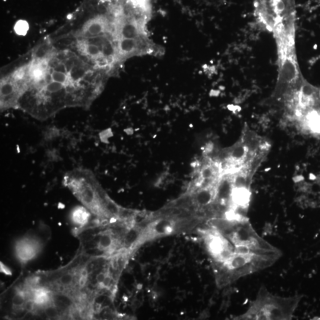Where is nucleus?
I'll return each mask as SVG.
<instances>
[{
  "label": "nucleus",
  "mask_w": 320,
  "mask_h": 320,
  "mask_svg": "<svg viewBox=\"0 0 320 320\" xmlns=\"http://www.w3.org/2000/svg\"><path fill=\"white\" fill-rule=\"evenodd\" d=\"M44 312L50 318H56L58 315L56 308L55 306H46V310H44Z\"/></svg>",
  "instance_id": "nucleus-17"
},
{
  "label": "nucleus",
  "mask_w": 320,
  "mask_h": 320,
  "mask_svg": "<svg viewBox=\"0 0 320 320\" xmlns=\"http://www.w3.org/2000/svg\"><path fill=\"white\" fill-rule=\"evenodd\" d=\"M26 296L23 292H18L12 298V304L16 307L21 306L25 302Z\"/></svg>",
  "instance_id": "nucleus-15"
},
{
  "label": "nucleus",
  "mask_w": 320,
  "mask_h": 320,
  "mask_svg": "<svg viewBox=\"0 0 320 320\" xmlns=\"http://www.w3.org/2000/svg\"><path fill=\"white\" fill-rule=\"evenodd\" d=\"M64 184L92 213L98 216H108L105 206L110 198L91 171L78 169L70 172L64 177Z\"/></svg>",
  "instance_id": "nucleus-5"
},
{
  "label": "nucleus",
  "mask_w": 320,
  "mask_h": 320,
  "mask_svg": "<svg viewBox=\"0 0 320 320\" xmlns=\"http://www.w3.org/2000/svg\"><path fill=\"white\" fill-rule=\"evenodd\" d=\"M108 272H101L100 273H98L96 276V281L99 286H101L102 283L104 282V280H105L107 274H108Z\"/></svg>",
  "instance_id": "nucleus-19"
},
{
  "label": "nucleus",
  "mask_w": 320,
  "mask_h": 320,
  "mask_svg": "<svg viewBox=\"0 0 320 320\" xmlns=\"http://www.w3.org/2000/svg\"><path fill=\"white\" fill-rule=\"evenodd\" d=\"M300 300V296L281 297L272 295L262 286L256 300L238 320H291Z\"/></svg>",
  "instance_id": "nucleus-4"
},
{
  "label": "nucleus",
  "mask_w": 320,
  "mask_h": 320,
  "mask_svg": "<svg viewBox=\"0 0 320 320\" xmlns=\"http://www.w3.org/2000/svg\"><path fill=\"white\" fill-rule=\"evenodd\" d=\"M28 30V24L26 22L20 20L16 23L14 26V30L18 35L24 36L27 34Z\"/></svg>",
  "instance_id": "nucleus-14"
},
{
  "label": "nucleus",
  "mask_w": 320,
  "mask_h": 320,
  "mask_svg": "<svg viewBox=\"0 0 320 320\" xmlns=\"http://www.w3.org/2000/svg\"><path fill=\"white\" fill-rule=\"evenodd\" d=\"M254 9L258 23L272 33L280 28L295 25L294 0H254Z\"/></svg>",
  "instance_id": "nucleus-6"
},
{
  "label": "nucleus",
  "mask_w": 320,
  "mask_h": 320,
  "mask_svg": "<svg viewBox=\"0 0 320 320\" xmlns=\"http://www.w3.org/2000/svg\"><path fill=\"white\" fill-rule=\"evenodd\" d=\"M112 276L110 272H108L104 282L101 284V287L104 289H108L112 286Z\"/></svg>",
  "instance_id": "nucleus-18"
},
{
  "label": "nucleus",
  "mask_w": 320,
  "mask_h": 320,
  "mask_svg": "<svg viewBox=\"0 0 320 320\" xmlns=\"http://www.w3.org/2000/svg\"><path fill=\"white\" fill-rule=\"evenodd\" d=\"M142 238V233L138 227H132L128 231L124 238V246L126 248H131L140 242Z\"/></svg>",
  "instance_id": "nucleus-10"
},
{
  "label": "nucleus",
  "mask_w": 320,
  "mask_h": 320,
  "mask_svg": "<svg viewBox=\"0 0 320 320\" xmlns=\"http://www.w3.org/2000/svg\"><path fill=\"white\" fill-rule=\"evenodd\" d=\"M174 228L175 223L172 220L163 219L152 224L150 230L152 235L158 236L168 234L174 231Z\"/></svg>",
  "instance_id": "nucleus-9"
},
{
  "label": "nucleus",
  "mask_w": 320,
  "mask_h": 320,
  "mask_svg": "<svg viewBox=\"0 0 320 320\" xmlns=\"http://www.w3.org/2000/svg\"><path fill=\"white\" fill-rule=\"evenodd\" d=\"M1 270L3 272V273H4L6 274H10V272L8 270V268L5 267L4 265H2L1 266Z\"/></svg>",
  "instance_id": "nucleus-21"
},
{
  "label": "nucleus",
  "mask_w": 320,
  "mask_h": 320,
  "mask_svg": "<svg viewBox=\"0 0 320 320\" xmlns=\"http://www.w3.org/2000/svg\"><path fill=\"white\" fill-rule=\"evenodd\" d=\"M90 217V214L85 208L81 206L76 207L73 210L72 218L74 223L80 226H84L87 224Z\"/></svg>",
  "instance_id": "nucleus-11"
},
{
  "label": "nucleus",
  "mask_w": 320,
  "mask_h": 320,
  "mask_svg": "<svg viewBox=\"0 0 320 320\" xmlns=\"http://www.w3.org/2000/svg\"><path fill=\"white\" fill-rule=\"evenodd\" d=\"M216 230L226 238L222 251L214 258L219 287L270 267L280 258V250L258 235L248 218L230 220Z\"/></svg>",
  "instance_id": "nucleus-2"
},
{
  "label": "nucleus",
  "mask_w": 320,
  "mask_h": 320,
  "mask_svg": "<svg viewBox=\"0 0 320 320\" xmlns=\"http://www.w3.org/2000/svg\"><path fill=\"white\" fill-rule=\"evenodd\" d=\"M60 283L64 286L72 284L74 280V275L71 273L66 274L60 278Z\"/></svg>",
  "instance_id": "nucleus-16"
},
{
  "label": "nucleus",
  "mask_w": 320,
  "mask_h": 320,
  "mask_svg": "<svg viewBox=\"0 0 320 320\" xmlns=\"http://www.w3.org/2000/svg\"><path fill=\"white\" fill-rule=\"evenodd\" d=\"M38 246L36 242L32 240H21L16 246V254L22 262H27L32 260L37 254Z\"/></svg>",
  "instance_id": "nucleus-8"
},
{
  "label": "nucleus",
  "mask_w": 320,
  "mask_h": 320,
  "mask_svg": "<svg viewBox=\"0 0 320 320\" xmlns=\"http://www.w3.org/2000/svg\"><path fill=\"white\" fill-rule=\"evenodd\" d=\"M114 240L110 232L104 233L99 239L98 248L103 250H111L114 247Z\"/></svg>",
  "instance_id": "nucleus-12"
},
{
  "label": "nucleus",
  "mask_w": 320,
  "mask_h": 320,
  "mask_svg": "<svg viewBox=\"0 0 320 320\" xmlns=\"http://www.w3.org/2000/svg\"><path fill=\"white\" fill-rule=\"evenodd\" d=\"M104 74L78 52L44 44L7 76L18 88L16 108L46 120L64 108H88L103 90Z\"/></svg>",
  "instance_id": "nucleus-1"
},
{
  "label": "nucleus",
  "mask_w": 320,
  "mask_h": 320,
  "mask_svg": "<svg viewBox=\"0 0 320 320\" xmlns=\"http://www.w3.org/2000/svg\"><path fill=\"white\" fill-rule=\"evenodd\" d=\"M88 279V278L80 276L79 280L80 286L81 288L84 287L86 286V283H87Z\"/></svg>",
  "instance_id": "nucleus-20"
},
{
  "label": "nucleus",
  "mask_w": 320,
  "mask_h": 320,
  "mask_svg": "<svg viewBox=\"0 0 320 320\" xmlns=\"http://www.w3.org/2000/svg\"><path fill=\"white\" fill-rule=\"evenodd\" d=\"M34 302L37 305H46L50 302V295L46 290H37L34 294Z\"/></svg>",
  "instance_id": "nucleus-13"
},
{
  "label": "nucleus",
  "mask_w": 320,
  "mask_h": 320,
  "mask_svg": "<svg viewBox=\"0 0 320 320\" xmlns=\"http://www.w3.org/2000/svg\"><path fill=\"white\" fill-rule=\"evenodd\" d=\"M299 83L278 96L284 120L304 135L320 138V90Z\"/></svg>",
  "instance_id": "nucleus-3"
},
{
  "label": "nucleus",
  "mask_w": 320,
  "mask_h": 320,
  "mask_svg": "<svg viewBox=\"0 0 320 320\" xmlns=\"http://www.w3.org/2000/svg\"><path fill=\"white\" fill-rule=\"evenodd\" d=\"M111 32L114 34L113 21L105 16H99L85 24L79 32L78 38L96 37Z\"/></svg>",
  "instance_id": "nucleus-7"
}]
</instances>
